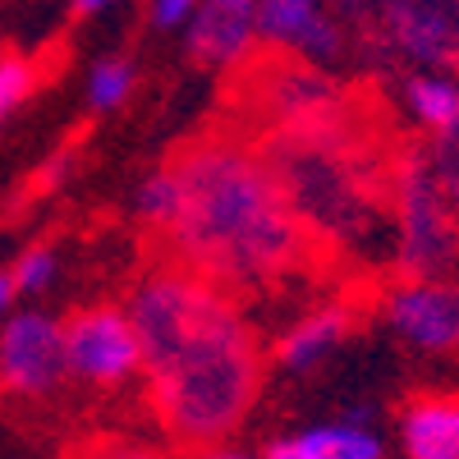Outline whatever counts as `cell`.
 I'll list each match as a JSON object with an SVG mask.
<instances>
[{
	"label": "cell",
	"mask_w": 459,
	"mask_h": 459,
	"mask_svg": "<svg viewBox=\"0 0 459 459\" xmlns=\"http://www.w3.org/2000/svg\"><path fill=\"white\" fill-rule=\"evenodd\" d=\"M161 170L170 179V207L143 230V253H166L194 266L239 303L317 276L331 262L294 216L257 147L216 115L170 143Z\"/></svg>",
	"instance_id": "6da1fadb"
},
{
	"label": "cell",
	"mask_w": 459,
	"mask_h": 459,
	"mask_svg": "<svg viewBox=\"0 0 459 459\" xmlns=\"http://www.w3.org/2000/svg\"><path fill=\"white\" fill-rule=\"evenodd\" d=\"M129 322L143 350L147 404L170 446L194 455L235 437L262 391V344L239 299L166 253H143Z\"/></svg>",
	"instance_id": "7a4b0ae2"
},
{
	"label": "cell",
	"mask_w": 459,
	"mask_h": 459,
	"mask_svg": "<svg viewBox=\"0 0 459 459\" xmlns=\"http://www.w3.org/2000/svg\"><path fill=\"white\" fill-rule=\"evenodd\" d=\"M340 97L344 88H335L326 74H317L290 42L262 37L257 47L248 42L221 74L216 120L253 138V134L281 129V125L313 120V115L331 110Z\"/></svg>",
	"instance_id": "3957f363"
},
{
	"label": "cell",
	"mask_w": 459,
	"mask_h": 459,
	"mask_svg": "<svg viewBox=\"0 0 459 459\" xmlns=\"http://www.w3.org/2000/svg\"><path fill=\"white\" fill-rule=\"evenodd\" d=\"M60 340H65V368L74 377L92 381V386L110 391L129 381L134 372H143V350L129 313H120L115 303H88L74 308L60 322Z\"/></svg>",
	"instance_id": "277c9868"
},
{
	"label": "cell",
	"mask_w": 459,
	"mask_h": 459,
	"mask_svg": "<svg viewBox=\"0 0 459 459\" xmlns=\"http://www.w3.org/2000/svg\"><path fill=\"white\" fill-rule=\"evenodd\" d=\"M400 262L409 276H441L459 262V225L450 216V203L441 184L428 179V170H400Z\"/></svg>",
	"instance_id": "5b68a950"
},
{
	"label": "cell",
	"mask_w": 459,
	"mask_h": 459,
	"mask_svg": "<svg viewBox=\"0 0 459 459\" xmlns=\"http://www.w3.org/2000/svg\"><path fill=\"white\" fill-rule=\"evenodd\" d=\"M377 28L409 60L459 69V0H377Z\"/></svg>",
	"instance_id": "8992f818"
},
{
	"label": "cell",
	"mask_w": 459,
	"mask_h": 459,
	"mask_svg": "<svg viewBox=\"0 0 459 459\" xmlns=\"http://www.w3.org/2000/svg\"><path fill=\"white\" fill-rule=\"evenodd\" d=\"M65 340L60 322L23 313L0 331V391L10 395H51L65 381Z\"/></svg>",
	"instance_id": "52a82bcc"
},
{
	"label": "cell",
	"mask_w": 459,
	"mask_h": 459,
	"mask_svg": "<svg viewBox=\"0 0 459 459\" xmlns=\"http://www.w3.org/2000/svg\"><path fill=\"white\" fill-rule=\"evenodd\" d=\"M386 317L391 326L418 344V350H459V285L446 281H413L386 294Z\"/></svg>",
	"instance_id": "ba28073f"
},
{
	"label": "cell",
	"mask_w": 459,
	"mask_h": 459,
	"mask_svg": "<svg viewBox=\"0 0 459 459\" xmlns=\"http://www.w3.org/2000/svg\"><path fill=\"white\" fill-rule=\"evenodd\" d=\"M400 432L409 459H459V395H413Z\"/></svg>",
	"instance_id": "9c48e42d"
},
{
	"label": "cell",
	"mask_w": 459,
	"mask_h": 459,
	"mask_svg": "<svg viewBox=\"0 0 459 459\" xmlns=\"http://www.w3.org/2000/svg\"><path fill=\"white\" fill-rule=\"evenodd\" d=\"M253 14H257V0H207L194 23V37H188V60L194 65L235 60L248 47Z\"/></svg>",
	"instance_id": "30bf717a"
},
{
	"label": "cell",
	"mask_w": 459,
	"mask_h": 459,
	"mask_svg": "<svg viewBox=\"0 0 459 459\" xmlns=\"http://www.w3.org/2000/svg\"><path fill=\"white\" fill-rule=\"evenodd\" d=\"M92 138V125H79V129H69L65 138H60V147L51 152V157L37 166V170H28L5 198H0V225H23L32 212H37V203H47L56 188L69 179V170H74V161L83 157V143Z\"/></svg>",
	"instance_id": "8fae6325"
},
{
	"label": "cell",
	"mask_w": 459,
	"mask_h": 459,
	"mask_svg": "<svg viewBox=\"0 0 459 459\" xmlns=\"http://www.w3.org/2000/svg\"><path fill=\"white\" fill-rule=\"evenodd\" d=\"M65 65H69V42L65 37H51L37 56H23L14 42L0 47V120H5L23 97H32L37 88L56 83L65 74Z\"/></svg>",
	"instance_id": "7c38bea8"
},
{
	"label": "cell",
	"mask_w": 459,
	"mask_h": 459,
	"mask_svg": "<svg viewBox=\"0 0 459 459\" xmlns=\"http://www.w3.org/2000/svg\"><path fill=\"white\" fill-rule=\"evenodd\" d=\"M262 32L313 56L340 51V28L326 14H317V0H262Z\"/></svg>",
	"instance_id": "4fadbf2b"
},
{
	"label": "cell",
	"mask_w": 459,
	"mask_h": 459,
	"mask_svg": "<svg viewBox=\"0 0 459 459\" xmlns=\"http://www.w3.org/2000/svg\"><path fill=\"white\" fill-rule=\"evenodd\" d=\"M350 326H354L350 303H331V308L308 313L303 322H294V326L281 335V344H276V359H281V368H294V372L313 368L322 354H331L335 344H340L344 335H350Z\"/></svg>",
	"instance_id": "5bb4252c"
},
{
	"label": "cell",
	"mask_w": 459,
	"mask_h": 459,
	"mask_svg": "<svg viewBox=\"0 0 459 459\" xmlns=\"http://www.w3.org/2000/svg\"><path fill=\"white\" fill-rule=\"evenodd\" d=\"M262 459H381V441L344 418L335 428H317V432H303V437H285V441H272Z\"/></svg>",
	"instance_id": "9a60e30c"
},
{
	"label": "cell",
	"mask_w": 459,
	"mask_h": 459,
	"mask_svg": "<svg viewBox=\"0 0 459 459\" xmlns=\"http://www.w3.org/2000/svg\"><path fill=\"white\" fill-rule=\"evenodd\" d=\"M409 110L423 120L428 129H455L459 125V88L450 83V79H409Z\"/></svg>",
	"instance_id": "2e32d148"
},
{
	"label": "cell",
	"mask_w": 459,
	"mask_h": 459,
	"mask_svg": "<svg viewBox=\"0 0 459 459\" xmlns=\"http://www.w3.org/2000/svg\"><path fill=\"white\" fill-rule=\"evenodd\" d=\"M129 83H134L129 60H106V65H97V74H92V101H97L101 110L115 106V101H125Z\"/></svg>",
	"instance_id": "e0dca14e"
},
{
	"label": "cell",
	"mask_w": 459,
	"mask_h": 459,
	"mask_svg": "<svg viewBox=\"0 0 459 459\" xmlns=\"http://www.w3.org/2000/svg\"><path fill=\"white\" fill-rule=\"evenodd\" d=\"M51 266H56V257H51V244H32L19 262H14V272H10V281H14V294L23 290H37V285H47L51 281Z\"/></svg>",
	"instance_id": "ac0fdd59"
},
{
	"label": "cell",
	"mask_w": 459,
	"mask_h": 459,
	"mask_svg": "<svg viewBox=\"0 0 459 459\" xmlns=\"http://www.w3.org/2000/svg\"><path fill=\"white\" fill-rule=\"evenodd\" d=\"M69 459H161V455L147 446H129L120 437H92L79 450H69Z\"/></svg>",
	"instance_id": "d6986e66"
},
{
	"label": "cell",
	"mask_w": 459,
	"mask_h": 459,
	"mask_svg": "<svg viewBox=\"0 0 459 459\" xmlns=\"http://www.w3.org/2000/svg\"><path fill=\"white\" fill-rule=\"evenodd\" d=\"M437 175H441V188L450 194V203L459 207V125L446 129L441 138V152H437Z\"/></svg>",
	"instance_id": "ffe728a7"
},
{
	"label": "cell",
	"mask_w": 459,
	"mask_h": 459,
	"mask_svg": "<svg viewBox=\"0 0 459 459\" xmlns=\"http://www.w3.org/2000/svg\"><path fill=\"white\" fill-rule=\"evenodd\" d=\"M188 5H194V0H157V23H161V28H170V23H179Z\"/></svg>",
	"instance_id": "44dd1931"
},
{
	"label": "cell",
	"mask_w": 459,
	"mask_h": 459,
	"mask_svg": "<svg viewBox=\"0 0 459 459\" xmlns=\"http://www.w3.org/2000/svg\"><path fill=\"white\" fill-rule=\"evenodd\" d=\"M184 459H253V455H244V450H221V446H212V450H194V455H184Z\"/></svg>",
	"instance_id": "7402d4cb"
},
{
	"label": "cell",
	"mask_w": 459,
	"mask_h": 459,
	"mask_svg": "<svg viewBox=\"0 0 459 459\" xmlns=\"http://www.w3.org/2000/svg\"><path fill=\"white\" fill-rule=\"evenodd\" d=\"M101 5H106V0H74V5H69V19L79 23V19H88L92 10H101Z\"/></svg>",
	"instance_id": "603a6c76"
},
{
	"label": "cell",
	"mask_w": 459,
	"mask_h": 459,
	"mask_svg": "<svg viewBox=\"0 0 459 459\" xmlns=\"http://www.w3.org/2000/svg\"><path fill=\"white\" fill-rule=\"evenodd\" d=\"M10 299H14V281H10V272H0V313L10 308Z\"/></svg>",
	"instance_id": "cb8c5ba5"
}]
</instances>
